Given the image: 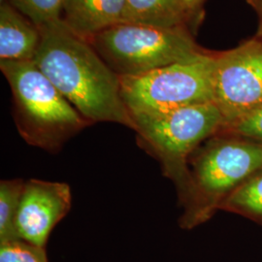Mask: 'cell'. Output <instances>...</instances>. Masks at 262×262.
<instances>
[{"label": "cell", "mask_w": 262, "mask_h": 262, "mask_svg": "<svg viewBox=\"0 0 262 262\" xmlns=\"http://www.w3.org/2000/svg\"><path fill=\"white\" fill-rule=\"evenodd\" d=\"M25 184L20 179L0 182V244L20 240L17 217Z\"/></svg>", "instance_id": "cell-13"}, {"label": "cell", "mask_w": 262, "mask_h": 262, "mask_svg": "<svg viewBox=\"0 0 262 262\" xmlns=\"http://www.w3.org/2000/svg\"><path fill=\"white\" fill-rule=\"evenodd\" d=\"M220 210L243 215L262 226V167L237 187Z\"/></svg>", "instance_id": "cell-12"}, {"label": "cell", "mask_w": 262, "mask_h": 262, "mask_svg": "<svg viewBox=\"0 0 262 262\" xmlns=\"http://www.w3.org/2000/svg\"><path fill=\"white\" fill-rule=\"evenodd\" d=\"M122 23L156 28H187L179 0H125Z\"/></svg>", "instance_id": "cell-11"}, {"label": "cell", "mask_w": 262, "mask_h": 262, "mask_svg": "<svg viewBox=\"0 0 262 262\" xmlns=\"http://www.w3.org/2000/svg\"><path fill=\"white\" fill-rule=\"evenodd\" d=\"M13 96V115L28 144L56 152L92 123L56 89L33 60L0 61Z\"/></svg>", "instance_id": "cell-3"}, {"label": "cell", "mask_w": 262, "mask_h": 262, "mask_svg": "<svg viewBox=\"0 0 262 262\" xmlns=\"http://www.w3.org/2000/svg\"><path fill=\"white\" fill-rule=\"evenodd\" d=\"M247 1H248V2H249V3H250L252 6H253V8H254V7L257 5V3H258L260 0H247Z\"/></svg>", "instance_id": "cell-19"}, {"label": "cell", "mask_w": 262, "mask_h": 262, "mask_svg": "<svg viewBox=\"0 0 262 262\" xmlns=\"http://www.w3.org/2000/svg\"><path fill=\"white\" fill-rule=\"evenodd\" d=\"M214 64L215 54L206 53L141 75L120 77L122 100L131 118L213 102Z\"/></svg>", "instance_id": "cell-6"}, {"label": "cell", "mask_w": 262, "mask_h": 262, "mask_svg": "<svg viewBox=\"0 0 262 262\" xmlns=\"http://www.w3.org/2000/svg\"><path fill=\"white\" fill-rule=\"evenodd\" d=\"M125 0H63L61 20L74 34L90 41L122 23Z\"/></svg>", "instance_id": "cell-9"}, {"label": "cell", "mask_w": 262, "mask_h": 262, "mask_svg": "<svg viewBox=\"0 0 262 262\" xmlns=\"http://www.w3.org/2000/svg\"><path fill=\"white\" fill-rule=\"evenodd\" d=\"M0 262H48L44 248L23 240L0 244Z\"/></svg>", "instance_id": "cell-15"}, {"label": "cell", "mask_w": 262, "mask_h": 262, "mask_svg": "<svg viewBox=\"0 0 262 262\" xmlns=\"http://www.w3.org/2000/svg\"><path fill=\"white\" fill-rule=\"evenodd\" d=\"M39 29L41 41L33 61L76 110L92 124L115 122L134 129L120 77L92 45L61 19Z\"/></svg>", "instance_id": "cell-1"}, {"label": "cell", "mask_w": 262, "mask_h": 262, "mask_svg": "<svg viewBox=\"0 0 262 262\" xmlns=\"http://www.w3.org/2000/svg\"><path fill=\"white\" fill-rule=\"evenodd\" d=\"M89 43L119 77L137 76L206 54L187 28H161L120 23Z\"/></svg>", "instance_id": "cell-5"}, {"label": "cell", "mask_w": 262, "mask_h": 262, "mask_svg": "<svg viewBox=\"0 0 262 262\" xmlns=\"http://www.w3.org/2000/svg\"><path fill=\"white\" fill-rule=\"evenodd\" d=\"M21 14L43 28L61 19L63 0H7Z\"/></svg>", "instance_id": "cell-14"}, {"label": "cell", "mask_w": 262, "mask_h": 262, "mask_svg": "<svg viewBox=\"0 0 262 262\" xmlns=\"http://www.w3.org/2000/svg\"><path fill=\"white\" fill-rule=\"evenodd\" d=\"M72 195L66 183L27 181L17 217L20 240L44 248L50 233L71 208Z\"/></svg>", "instance_id": "cell-8"}, {"label": "cell", "mask_w": 262, "mask_h": 262, "mask_svg": "<svg viewBox=\"0 0 262 262\" xmlns=\"http://www.w3.org/2000/svg\"><path fill=\"white\" fill-rule=\"evenodd\" d=\"M142 147L157 158L181 193L187 184L188 160L194 150L225 126L213 102L132 118Z\"/></svg>", "instance_id": "cell-4"}, {"label": "cell", "mask_w": 262, "mask_h": 262, "mask_svg": "<svg viewBox=\"0 0 262 262\" xmlns=\"http://www.w3.org/2000/svg\"><path fill=\"white\" fill-rule=\"evenodd\" d=\"M221 132L262 143V106L233 125Z\"/></svg>", "instance_id": "cell-16"}, {"label": "cell", "mask_w": 262, "mask_h": 262, "mask_svg": "<svg viewBox=\"0 0 262 262\" xmlns=\"http://www.w3.org/2000/svg\"><path fill=\"white\" fill-rule=\"evenodd\" d=\"M187 24H197L201 16V9L205 0H179Z\"/></svg>", "instance_id": "cell-17"}, {"label": "cell", "mask_w": 262, "mask_h": 262, "mask_svg": "<svg viewBox=\"0 0 262 262\" xmlns=\"http://www.w3.org/2000/svg\"><path fill=\"white\" fill-rule=\"evenodd\" d=\"M262 167V143L219 132L188 160V176L179 198L180 225L192 229L209 221L237 187Z\"/></svg>", "instance_id": "cell-2"}, {"label": "cell", "mask_w": 262, "mask_h": 262, "mask_svg": "<svg viewBox=\"0 0 262 262\" xmlns=\"http://www.w3.org/2000/svg\"><path fill=\"white\" fill-rule=\"evenodd\" d=\"M213 102L223 116L224 128L261 107L262 39L215 54Z\"/></svg>", "instance_id": "cell-7"}, {"label": "cell", "mask_w": 262, "mask_h": 262, "mask_svg": "<svg viewBox=\"0 0 262 262\" xmlns=\"http://www.w3.org/2000/svg\"><path fill=\"white\" fill-rule=\"evenodd\" d=\"M40 41L35 24L8 1L0 5V61L33 60Z\"/></svg>", "instance_id": "cell-10"}, {"label": "cell", "mask_w": 262, "mask_h": 262, "mask_svg": "<svg viewBox=\"0 0 262 262\" xmlns=\"http://www.w3.org/2000/svg\"><path fill=\"white\" fill-rule=\"evenodd\" d=\"M5 1H7V0H0V2H1V4H2V3H4V2H5Z\"/></svg>", "instance_id": "cell-20"}, {"label": "cell", "mask_w": 262, "mask_h": 262, "mask_svg": "<svg viewBox=\"0 0 262 262\" xmlns=\"http://www.w3.org/2000/svg\"><path fill=\"white\" fill-rule=\"evenodd\" d=\"M258 14V28H257V37L262 39V0L254 7Z\"/></svg>", "instance_id": "cell-18"}]
</instances>
